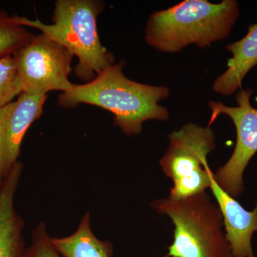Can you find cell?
Wrapping results in <instances>:
<instances>
[{"instance_id": "obj_1", "label": "cell", "mask_w": 257, "mask_h": 257, "mask_svg": "<svg viewBox=\"0 0 257 257\" xmlns=\"http://www.w3.org/2000/svg\"><path fill=\"white\" fill-rule=\"evenodd\" d=\"M124 62L111 64L84 84H74L59 96L65 108L92 104L114 114V124L128 136L138 135L148 120L166 121L170 113L159 102L168 97V88L134 82L123 74Z\"/></svg>"}, {"instance_id": "obj_2", "label": "cell", "mask_w": 257, "mask_h": 257, "mask_svg": "<svg viewBox=\"0 0 257 257\" xmlns=\"http://www.w3.org/2000/svg\"><path fill=\"white\" fill-rule=\"evenodd\" d=\"M239 16L235 0L216 4L207 0H185L151 15L145 40L154 48L170 53L180 52L189 45L205 48L229 36Z\"/></svg>"}, {"instance_id": "obj_3", "label": "cell", "mask_w": 257, "mask_h": 257, "mask_svg": "<svg viewBox=\"0 0 257 257\" xmlns=\"http://www.w3.org/2000/svg\"><path fill=\"white\" fill-rule=\"evenodd\" d=\"M96 0H58L56 2L53 24L23 17H12L15 23L41 30L42 33L67 47L78 57L76 75L89 82L96 74L113 64L114 57L101 45L97 31V18L104 9Z\"/></svg>"}, {"instance_id": "obj_4", "label": "cell", "mask_w": 257, "mask_h": 257, "mask_svg": "<svg viewBox=\"0 0 257 257\" xmlns=\"http://www.w3.org/2000/svg\"><path fill=\"white\" fill-rule=\"evenodd\" d=\"M151 206L175 225L174 241L165 257H232L220 209L207 193L179 200L160 199Z\"/></svg>"}, {"instance_id": "obj_5", "label": "cell", "mask_w": 257, "mask_h": 257, "mask_svg": "<svg viewBox=\"0 0 257 257\" xmlns=\"http://www.w3.org/2000/svg\"><path fill=\"white\" fill-rule=\"evenodd\" d=\"M170 145L160 165L174 182L169 198L184 199L205 192L211 185L212 171L207 156L216 147L210 126L189 123L169 135Z\"/></svg>"}, {"instance_id": "obj_6", "label": "cell", "mask_w": 257, "mask_h": 257, "mask_svg": "<svg viewBox=\"0 0 257 257\" xmlns=\"http://www.w3.org/2000/svg\"><path fill=\"white\" fill-rule=\"evenodd\" d=\"M74 55L59 42L40 34L13 55L23 92L45 96L50 91L67 92L73 85L68 77Z\"/></svg>"}, {"instance_id": "obj_7", "label": "cell", "mask_w": 257, "mask_h": 257, "mask_svg": "<svg viewBox=\"0 0 257 257\" xmlns=\"http://www.w3.org/2000/svg\"><path fill=\"white\" fill-rule=\"evenodd\" d=\"M253 90L241 89L236 93V106H228L219 101H210L209 125L221 114L232 120L236 131L234 152L228 162L214 174L216 183L231 197H239L243 192V172L257 152V109L250 103Z\"/></svg>"}, {"instance_id": "obj_8", "label": "cell", "mask_w": 257, "mask_h": 257, "mask_svg": "<svg viewBox=\"0 0 257 257\" xmlns=\"http://www.w3.org/2000/svg\"><path fill=\"white\" fill-rule=\"evenodd\" d=\"M46 99V95L23 92L18 100L0 108V182L18 163L24 137L41 116Z\"/></svg>"}, {"instance_id": "obj_9", "label": "cell", "mask_w": 257, "mask_h": 257, "mask_svg": "<svg viewBox=\"0 0 257 257\" xmlns=\"http://www.w3.org/2000/svg\"><path fill=\"white\" fill-rule=\"evenodd\" d=\"M221 213L225 235L232 257H256L251 239L257 231V202L252 211H248L234 198L225 192L216 183L214 172L211 174V185Z\"/></svg>"}, {"instance_id": "obj_10", "label": "cell", "mask_w": 257, "mask_h": 257, "mask_svg": "<svg viewBox=\"0 0 257 257\" xmlns=\"http://www.w3.org/2000/svg\"><path fill=\"white\" fill-rule=\"evenodd\" d=\"M23 172L18 162L0 182V257H23L25 224L15 208V195Z\"/></svg>"}, {"instance_id": "obj_11", "label": "cell", "mask_w": 257, "mask_h": 257, "mask_svg": "<svg viewBox=\"0 0 257 257\" xmlns=\"http://www.w3.org/2000/svg\"><path fill=\"white\" fill-rule=\"evenodd\" d=\"M232 54L228 60L227 69L213 84L214 92L230 96L241 89L245 76L257 66V23L250 25L247 34L239 41L226 46Z\"/></svg>"}, {"instance_id": "obj_12", "label": "cell", "mask_w": 257, "mask_h": 257, "mask_svg": "<svg viewBox=\"0 0 257 257\" xmlns=\"http://www.w3.org/2000/svg\"><path fill=\"white\" fill-rule=\"evenodd\" d=\"M57 252L63 257H111L110 241H101L92 232L89 212L81 219L77 231L64 238L51 239Z\"/></svg>"}, {"instance_id": "obj_13", "label": "cell", "mask_w": 257, "mask_h": 257, "mask_svg": "<svg viewBox=\"0 0 257 257\" xmlns=\"http://www.w3.org/2000/svg\"><path fill=\"white\" fill-rule=\"evenodd\" d=\"M34 37L25 27L15 23L12 17L0 9V58L14 55Z\"/></svg>"}, {"instance_id": "obj_14", "label": "cell", "mask_w": 257, "mask_h": 257, "mask_svg": "<svg viewBox=\"0 0 257 257\" xmlns=\"http://www.w3.org/2000/svg\"><path fill=\"white\" fill-rule=\"evenodd\" d=\"M23 92L13 55L0 58V108Z\"/></svg>"}, {"instance_id": "obj_15", "label": "cell", "mask_w": 257, "mask_h": 257, "mask_svg": "<svg viewBox=\"0 0 257 257\" xmlns=\"http://www.w3.org/2000/svg\"><path fill=\"white\" fill-rule=\"evenodd\" d=\"M51 239L46 225L41 223L33 231L32 243L25 248L23 257H61Z\"/></svg>"}]
</instances>
